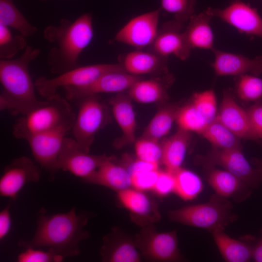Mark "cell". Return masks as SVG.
<instances>
[{
    "label": "cell",
    "mask_w": 262,
    "mask_h": 262,
    "mask_svg": "<svg viewBox=\"0 0 262 262\" xmlns=\"http://www.w3.org/2000/svg\"><path fill=\"white\" fill-rule=\"evenodd\" d=\"M135 243L141 254L157 262H177L182 260L176 231L160 232L153 225L143 227L135 237Z\"/></svg>",
    "instance_id": "ba28073f"
},
{
    "label": "cell",
    "mask_w": 262,
    "mask_h": 262,
    "mask_svg": "<svg viewBox=\"0 0 262 262\" xmlns=\"http://www.w3.org/2000/svg\"><path fill=\"white\" fill-rule=\"evenodd\" d=\"M40 52V49L28 45L17 58L0 59V111H7L13 115H23L42 102L36 97L34 82L29 72L30 64Z\"/></svg>",
    "instance_id": "3957f363"
},
{
    "label": "cell",
    "mask_w": 262,
    "mask_h": 262,
    "mask_svg": "<svg viewBox=\"0 0 262 262\" xmlns=\"http://www.w3.org/2000/svg\"><path fill=\"white\" fill-rule=\"evenodd\" d=\"M83 182L106 187L117 192L132 188L129 172L124 166L116 164L113 156H109L95 173Z\"/></svg>",
    "instance_id": "cb8c5ba5"
},
{
    "label": "cell",
    "mask_w": 262,
    "mask_h": 262,
    "mask_svg": "<svg viewBox=\"0 0 262 262\" xmlns=\"http://www.w3.org/2000/svg\"><path fill=\"white\" fill-rule=\"evenodd\" d=\"M92 14H83L74 20L62 18L57 25L44 30V38L53 46L47 61L50 72L61 74L78 67L79 58L93 37Z\"/></svg>",
    "instance_id": "7a4b0ae2"
},
{
    "label": "cell",
    "mask_w": 262,
    "mask_h": 262,
    "mask_svg": "<svg viewBox=\"0 0 262 262\" xmlns=\"http://www.w3.org/2000/svg\"><path fill=\"white\" fill-rule=\"evenodd\" d=\"M214 60L212 64L219 76H239L250 72L255 76L262 73V55L250 59L241 54H234L215 49L212 50Z\"/></svg>",
    "instance_id": "d6986e66"
},
{
    "label": "cell",
    "mask_w": 262,
    "mask_h": 262,
    "mask_svg": "<svg viewBox=\"0 0 262 262\" xmlns=\"http://www.w3.org/2000/svg\"><path fill=\"white\" fill-rule=\"evenodd\" d=\"M131 100L127 93L121 92L109 101L114 116L122 132V136L113 143L114 147L118 149L135 142L136 122Z\"/></svg>",
    "instance_id": "ffe728a7"
},
{
    "label": "cell",
    "mask_w": 262,
    "mask_h": 262,
    "mask_svg": "<svg viewBox=\"0 0 262 262\" xmlns=\"http://www.w3.org/2000/svg\"><path fill=\"white\" fill-rule=\"evenodd\" d=\"M215 148H240V138L225 126L216 117L201 132Z\"/></svg>",
    "instance_id": "4dcf8cb0"
},
{
    "label": "cell",
    "mask_w": 262,
    "mask_h": 262,
    "mask_svg": "<svg viewBox=\"0 0 262 262\" xmlns=\"http://www.w3.org/2000/svg\"><path fill=\"white\" fill-rule=\"evenodd\" d=\"M0 24L12 28L25 37H31L38 32L15 4L13 0H0Z\"/></svg>",
    "instance_id": "f1b7e54d"
},
{
    "label": "cell",
    "mask_w": 262,
    "mask_h": 262,
    "mask_svg": "<svg viewBox=\"0 0 262 262\" xmlns=\"http://www.w3.org/2000/svg\"><path fill=\"white\" fill-rule=\"evenodd\" d=\"M208 165H217L239 178L249 187H256L262 180V175L247 161L240 148H215L203 158Z\"/></svg>",
    "instance_id": "4fadbf2b"
},
{
    "label": "cell",
    "mask_w": 262,
    "mask_h": 262,
    "mask_svg": "<svg viewBox=\"0 0 262 262\" xmlns=\"http://www.w3.org/2000/svg\"><path fill=\"white\" fill-rule=\"evenodd\" d=\"M117 194L118 200L130 212L131 219L135 223L145 227L161 218L157 205L145 192L130 188Z\"/></svg>",
    "instance_id": "e0dca14e"
},
{
    "label": "cell",
    "mask_w": 262,
    "mask_h": 262,
    "mask_svg": "<svg viewBox=\"0 0 262 262\" xmlns=\"http://www.w3.org/2000/svg\"><path fill=\"white\" fill-rule=\"evenodd\" d=\"M160 170H145L131 174L132 188L142 192L153 191Z\"/></svg>",
    "instance_id": "ab89813d"
},
{
    "label": "cell",
    "mask_w": 262,
    "mask_h": 262,
    "mask_svg": "<svg viewBox=\"0 0 262 262\" xmlns=\"http://www.w3.org/2000/svg\"><path fill=\"white\" fill-rule=\"evenodd\" d=\"M137 158L152 164H160L163 157V145L159 141L140 137L135 142Z\"/></svg>",
    "instance_id": "d590c367"
},
{
    "label": "cell",
    "mask_w": 262,
    "mask_h": 262,
    "mask_svg": "<svg viewBox=\"0 0 262 262\" xmlns=\"http://www.w3.org/2000/svg\"><path fill=\"white\" fill-rule=\"evenodd\" d=\"M141 76L130 74L125 71L107 73L91 83L80 87L64 88L66 99L77 101L84 97L100 93H121L128 91Z\"/></svg>",
    "instance_id": "5bb4252c"
},
{
    "label": "cell",
    "mask_w": 262,
    "mask_h": 262,
    "mask_svg": "<svg viewBox=\"0 0 262 262\" xmlns=\"http://www.w3.org/2000/svg\"><path fill=\"white\" fill-rule=\"evenodd\" d=\"M100 249L102 261L106 262H139L141 253L134 240L115 230L104 236Z\"/></svg>",
    "instance_id": "7402d4cb"
},
{
    "label": "cell",
    "mask_w": 262,
    "mask_h": 262,
    "mask_svg": "<svg viewBox=\"0 0 262 262\" xmlns=\"http://www.w3.org/2000/svg\"><path fill=\"white\" fill-rule=\"evenodd\" d=\"M212 17L205 10L197 15L194 14L188 21L184 33L192 49L198 48L213 50L214 49L213 34L210 26Z\"/></svg>",
    "instance_id": "d4e9b609"
},
{
    "label": "cell",
    "mask_w": 262,
    "mask_h": 262,
    "mask_svg": "<svg viewBox=\"0 0 262 262\" xmlns=\"http://www.w3.org/2000/svg\"><path fill=\"white\" fill-rule=\"evenodd\" d=\"M116 71H125L119 63L78 66L52 78L41 76L35 80L34 84L38 93L46 98L57 94L60 87L84 86L107 73Z\"/></svg>",
    "instance_id": "52a82bcc"
},
{
    "label": "cell",
    "mask_w": 262,
    "mask_h": 262,
    "mask_svg": "<svg viewBox=\"0 0 262 262\" xmlns=\"http://www.w3.org/2000/svg\"><path fill=\"white\" fill-rule=\"evenodd\" d=\"M64 258L50 249L44 251L37 248L29 247L20 253L17 258L18 262H60Z\"/></svg>",
    "instance_id": "f35d334b"
},
{
    "label": "cell",
    "mask_w": 262,
    "mask_h": 262,
    "mask_svg": "<svg viewBox=\"0 0 262 262\" xmlns=\"http://www.w3.org/2000/svg\"><path fill=\"white\" fill-rule=\"evenodd\" d=\"M196 0H161V9L174 15V19L185 23L194 15Z\"/></svg>",
    "instance_id": "74e56055"
},
{
    "label": "cell",
    "mask_w": 262,
    "mask_h": 262,
    "mask_svg": "<svg viewBox=\"0 0 262 262\" xmlns=\"http://www.w3.org/2000/svg\"><path fill=\"white\" fill-rule=\"evenodd\" d=\"M242 33L262 38V18L257 10L240 0H235L224 9L209 7L206 10Z\"/></svg>",
    "instance_id": "2e32d148"
},
{
    "label": "cell",
    "mask_w": 262,
    "mask_h": 262,
    "mask_svg": "<svg viewBox=\"0 0 262 262\" xmlns=\"http://www.w3.org/2000/svg\"><path fill=\"white\" fill-rule=\"evenodd\" d=\"M40 0L42 1H47L48 0Z\"/></svg>",
    "instance_id": "bcb514c9"
},
{
    "label": "cell",
    "mask_w": 262,
    "mask_h": 262,
    "mask_svg": "<svg viewBox=\"0 0 262 262\" xmlns=\"http://www.w3.org/2000/svg\"><path fill=\"white\" fill-rule=\"evenodd\" d=\"M75 117L68 100L56 94L21 115L13 126V134L18 139L26 141L36 134L62 127L72 130Z\"/></svg>",
    "instance_id": "277c9868"
},
{
    "label": "cell",
    "mask_w": 262,
    "mask_h": 262,
    "mask_svg": "<svg viewBox=\"0 0 262 262\" xmlns=\"http://www.w3.org/2000/svg\"><path fill=\"white\" fill-rule=\"evenodd\" d=\"M91 216L85 212L77 214L76 207L66 213L48 215L42 208L37 213V228L33 238L20 239L18 246L24 249L47 247L64 258L78 256L79 243L89 237L84 227Z\"/></svg>",
    "instance_id": "6da1fadb"
},
{
    "label": "cell",
    "mask_w": 262,
    "mask_h": 262,
    "mask_svg": "<svg viewBox=\"0 0 262 262\" xmlns=\"http://www.w3.org/2000/svg\"><path fill=\"white\" fill-rule=\"evenodd\" d=\"M237 94L242 100L257 102L262 98V79L246 74L237 76Z\"/></svg>",
    "instance_id": "d6a6232c"
},
{
    "label": "cell",
    "mask_w": 262,
    "mask_h": 262,
    "mask_svg": "<svg viewBox=\"0 0 262 262\" xmlns=\"http://www.w3.org/2000/svg\"><path fill=\"white\" fill-rule=\"evenodd\" d=\"M184 28V23L174 19L164 23L147 50L166 57L173 54L180 60H186L192 48L185 36Z\"/></svg>",
    "instance_id": "9a60e30c"
},
{
    "label": "cell",
    "mask_w": 262,
    "mask_h": 262,
    "mask_svg": "<svg viewBox=\"0 0 262 262\" xmlns=\"http://www.w3.org/2000/svg\"><path fill=\"white\" fill-rule=\"evenodd\" d=\"M174 80L169 73L150 79H142L130 87L127 94L131 99L139 103L163 102L168 98L167 90Z\"/></svg>",
    "instance_id": "603a6c76"
},
{
    "label": "cell",
    "mask_w": 262,
    "mask_h": 262,
    "mask_svg": "<svg viewBox=\"0 0 262 262\" xmlns=\"http://www.w3.org/2000/svg\"><path fill=\"white\" fill-rule=\"evenodd\" d=\"M40 177V168L30 158H15L5 166L0 178V195L15 200L26 184L38 182Z\"/></svg>",
    "instance_id": "8fae6325"
},
{
    "label": "cell",
    "mask_w": 262,
    "mask_h": 262,
    "mask_svg": "<svg viewBox=\"0 0 262 262\" xmlns=\"http://www.w3.org/2000/svg\"><path fill=\"white\" fill-rule=\"evenodd\" d=\"M176 180L175 193L184 200H191L202 192L203 184L199 176L195 172L180 168L174 173Z\"/></svg>",
    "instance_id": "1f68e13d"
},
{
    "label": "cell",
    "mask_w": 262,
    "mask_h": 262,
    "mask_svg": "<svg viewBox=\"0 0 262 262\" xmlns=\"http://www.w3.org/2000/svg\"><path fill=\"white\" fill-rule=\"evenodd\" d=\"M176 121L180 128L199 133L207 125L193 102L180 108Z\"/></svg>",
    "instance_id": "e575fe53"
},
{
    "label": "cell",
    "mask_w": 262,
    "mask_h": 262,
    "mask_svg": "<svg viewBox=\"0 0 262 262\" xmlns=\"http://www.w3.org/2000/svg\"><path fill=\"white\" fill-rule=\"evenodd\" d=\"M213 197L210 201L171 210L168 216L173 221L211 231L222 228L233 221L232 205L222 197Z\"/></svg>",
    "instance_id": "5b68a950"
},
{
    "label": "cell",
    "mask_w": 262,
    "mask_h": 262,
    "mask_svg": "<svg viewBox=\"0 0 262 262\" xmlns=\"http://www.w3.org/2000/svg\"><path fill=\"white\" fill-rule=\"evenodd\" d=\"M246 112L254 139H262V102H256Z\"/></svg>",
    "instance_id": "b9f144b4"
},
{
    "label": "cell",
    "mask_w": 262,
    "mask_h": 262,
    "mask_svg": "<svg viewBox=\"0 0 262 262\" xmlns=\"http://www.w3.org/2000/svg\"><path fill=\"white\" fill-rule=\"evenodd\" d=\"M98 95L89 96L77 101L79 109L71 130L81 148L89 152L95 135L110 120L108 107Z\"/></svg>",
    "instance_id": "8992f818"
},
{
    "label": "cell",
    "mask_w": 262,
    "mask_h": 262,
    "mask_svg": "<svg viewBox=\"0 0 262 262\" xmlns=\"http://www.w3.org/2000/svg\"><path fill=\"white\" fill-rule=\"evenodd\" d=\"M216 117L239 138L254 139L246 111L238 105L229 90L224 92L219 113Z\"/></svg>",
    "instance_id": "44dd1931"
},
{
    "label": "cell",
    "mask_w": 262,
    "mask_h": 262,
    "mask_svg": "<svg viewBox=\"0 0 262 262\" xmlns=\"http://www.w3.org/2000/svg\"><path fill=\"white\" fill-rule=\"evenodd\" d=\"M208 181L216 195L224 198L232 196L248 187L232 173L219 169L211 170Z\"/></svg>",
    "instance_id": "f546056e"
},
{
    "label": "cell",
    "mask_w": 262,
    "mask_h": 262,
    "mask_svg": "<svg viewBox=\"0 0 262 262\" xmlns=\"http://www.w3.org/2000/svg\"><path fill=\"white\" fill-rule=\"evenodd\" d=\"M21 34H12L10 28L0 24V58L11 59L20 50L25 49L27 43Z\"/></svg>",
    "instance_id": "836d02e7"
},
{
    "label": "cell",
    "mask_w": 262,
    "mask_h": 262,
    "mask_svg": "<svg viewBox=\"0 0 262 262\" xmlns=\"http://www.w3.org/2000/svg\"><path fill=\"white\" fill-rule=\"evenodd\" d=\"M83 150L74 138L66 137L59 154L57 171L70 172L84 181L91 177L108 159L105 154L93 155Z\"/></svg>",
    "instance_id": "9c48e42d"
},
{
    "label": "cell",
    "mask_w": 262,
    "mask_h": 262,
    "mask_svg": "<svg viewBox=\"0 0 262 262\" xmlns=\"http://www.w3.org/2000/svg\"><path fill=\"white\" fill-rule=\"evenodd\" d=\"M191 139L190 131L179 128L163 144L162 164L165 169L174 173L181 167Z\"/></svg>",
    "instance_id": "484cf974"
},
{
    "label": "cell",
    "mask_w": 262,
    "mask_h": 262,
    "mask_svg": "<svg viewBox=\"0 0 262 262\" xmlns=\"http://www.w3.org/2000/svg\"><path fill=\"white\" fill-rule=\"evenodd\" d=\"M252 258L256 262H262V238L253 247Z\"/></svg>",
    "instance_id": "ee69618b"
},
{
    "label": "cell",
    "mask_w": 262,
    "mask_h": 262,
    "mask_svg": "<svg viewBox=\"0 0 262 262\" xmlns=\"http://www.w3.org/2000/svg\"><path fill=\"white\" fill-rule=\"evenodd\" d=\"M167 60L168 57L137 49L119 56V63L131 75L159 76L168 73Z\"/></svg>",
    "instance_id": "ac0fdd59"
},
{
    "label": "cell",
    "mask_w": 262,
    "mask_h": 262,
    "mask_svg": "<svg viewBox=\"0 0 262 262\" xmlns=\"http://www.w3.org/2000/svg\"><path fill=\"white\" fill-rule=\"evenodd\" d=\"M176 180L174 173L166 169L160 170L153 191L158 196L164 197L175 193Z\"/></svg>",
    "instance_id": "60d3db41"
},
{
    "label": "cell",
    "mask_w": 262,
    "mask_h": 262,
    "mask_svg": "<svg viewBox=\"0 0 262 262\" xmlns=\"http://www.w3.org/2000/svg\"><path fill=\"white\" fill-rule=\"evenodd\" d=\"M192 102L207 125L215 119L216 117V101L213 90L196 93Z\"/></svg>",
    "instance_id": "8d00e7d4"
},
{
    "label": "cell",
    "mask_w": 262,
    "mask_h": 262,
    "mask_svg": "<svg viewBox=\"0 0 262 262\" xmlns=\"http://www.w3.org/2000/svg\"><path fill=\"white\" fill-rule=\"evenodd\" d=\"M211 232L216 246L226 262H246L252 258L253 247L230 237L224 231V229H216Z\"/></svg>",
    "instance_id": "4316f807"
},
{
    "label": "cell",
    "mask_w": 262,
    "mask_h": 262,
    "mask_svg": "<svg viewBox=\"0 0 262 262\" xmlns=\"http://www.w3.org/2000/svg\"><path fill=\"white\" fill-rule=\"evenodd\" d=\"M159 8L130 20L116 34L114 40L141 50L149 47L158 31Z\"/></svg>",
    "instance_id": "30bf717a"
},
{
    "label": "cell",
    "mask_w": 262,
    "mask_h": 262,
    "mask_svg": "<svg viewBox=\"0 0 262 262\" xmlns=\"http://www.w3.org/2000/svg\"><path fill=\"white\" fill-rule=\"evenodd\" d=\"M9 203L0 212V240L1 241L7 235L11 227V216Z\"/></svg>",
    "instance_id": "7bdbcfd3"
},
{
    "label": "cell",
    "mask_w": 262,
    "mask_h": 262,
    "mask_svg": "<svg viewBox=\"0 0 262 262\" xmlns=\"http://www.w3.org/2000/svg\"><path fill=\"white\" fill-rule=\"evenodd\" d=\"M258 169L260 171L262 175V165H260L259 167H258Z\"/></svg>",
    "instance_id": "f6af8a7d"
},
{
    "label": "cell",
    "mask_w": 262,
    "mask_h": 262,
    "mask_svg": "<svg viewBox=\"0 0 262 262\" xmlns=\"http://www.w3.org/2000/svg\"><path fill=\"white\" fill-rule=\"evenodd\" d=\"M180 108L177 105L161 106L141 137L159 141L169 132Z\"/></svg>",
    "instance_id": "83f0119b"
},
{
    "label": "cell",
    "mask_w": 262,
    "mask_h": 262,
    "mask_svg": "<svg viewBox=\"0 0 262 262\" xmlns=\"http://www.w3.org/2000/svg\"><path fill=\"white\" fill-rule=\"evenodd\" d=\"M71 129L62 127L33 135L26 141L33 156L41 167L53 176L66 134Z\"/></svg>",
    "instance_id": "7c38bea8"
}]
</instances>
